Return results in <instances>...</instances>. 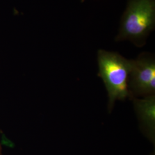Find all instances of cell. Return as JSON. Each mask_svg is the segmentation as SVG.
I'll use <instances>...</instances> for the list:
<instances>
[{"label": "cell", "mask_w": 155, "mask_h": 155, "mask_svg": "<svg viewBox=\"0 0 155 155\" xmlns=\"http://www.w3.org/2000/svg\"><path fill=\"white\" fill-rule=\"evenodd\" d=\"M98 63V75L105 83L109 98L108 108L111 111L116 100L132 97L129 86L132 61L116 52L100 50Z\"/></svg>", "instance_id": "obj_1"}, {"label": "cell", "mask_w": 155, "mask_h": 155, "mask_svg": "<svg viewBox=\"0 0 155 155\" xmlns=\"http://www.w3.org/2000/svg\"><path fill=\"white\" fill-rule=\"evenodd\" d=\"M155 26V0H129L116 40L143 45Z\"/></svg>", "instance_id": "obj_2"}, {"label": "cell", "mask_w": 155, "mask_h": 155, "mask_svg": "<svg viewBox=\"0 0 155 155\" xmlns=\"http://www.w3.org/2000/svg\"><path fill=\"white\" fill-rule=\"evenodd\" d=\"M131 61L129 86L132 97L154 95L155 61L153 56L143 53Z\"/></svg>", "instance_id": "obj_3"}, {"label": "cell", "mask_w": 155, "mask_h": 155, "mask_svg": "<svg viewBox=\"0 0 155 155\" xmlns=\"http://www.w3.org/2000/svg\"><path fill=\"white\" fill-rule=\"evenodd\" d=\"M134 102L144 134L152 143L155 144V95L145 97L143 100L135 99Z\"/></svg>", "instance_id": "obj_4"}, {"label": "cell", "mask_w": 155, "mask_h": 155, "mask_svg": "<svg viewBox=\"0 0 155 155\" xmlns=\"http://www.w3.org/2000/svg\"><path fill=\"white\" fill-rule=\"evenodd\" d=\"M0 155H2V150H1V144H0Z\"/></svg>", "instance_id": "obj_5"}, {"label": "cell", "mask_w": 155, "mask_h": 155, "mask_svg": "<svg viewBox=\"0 0 155 155\" xmlns=\"http://www.w3.org/2000/svg\"></svg>", "instance_id": "obj_6"}]
</instances>
